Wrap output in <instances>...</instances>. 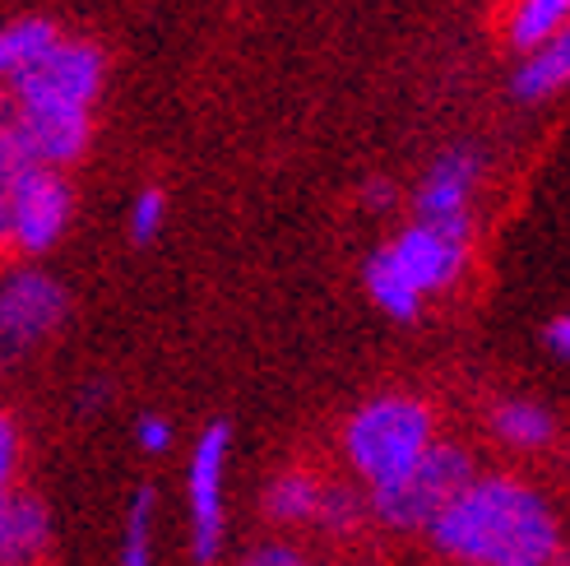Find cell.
<instances>
[{
    "label": "cell",
    "mask_w": 570,
    "mask_h": 566,
    "mask_svg": "<svg viewBox=\"0 0 570 566\" xmlns=\"http://www.w3.org/2000/svg\"><path fill=\"white\" fill-rule=\"evenodd\" d=\"M426 539L450 566H548L561 548V525L548 497L515 474H473Z\"/></svg>",
    "instance_id": "cell-1"
},
{
    "label": "cell",
    "mask_w": 570,
    "mask_h": 566,
    "mask_svg": "<svg viewBox=\"0 0 570 566\" xmlns=\"http://www.w3.org/2000/svg\"><path fill=\"white\" fill-rule=\"evenodd\" d=\"M432 441H436V418L422 400H413V394H376L348 418L344 460L372 492L404 478Z\"/></svg>",
    "instance_id": "cell-2"
},
{
    "label": "cell",
    "mask_w": 570,
    "mask_h": 566,
    "mask_svg": "<svg viewBox=\"0 0 570 566\" xmlns=\"http://www.w3.org/2000/svg\"><path fill=\"white\" fill-rule=\"evenodd\" d=\"M473 474L478 469H473V456L464 446L432 441L426 446V456L404 478H394V484L366 492V511H372L376 525H385L394 534H426V525H432L454 497H460V488L469 484Z\"/></svg>",
    "instance_id": "cell-3"
},
{
    "label": "cell",
    "mask_w": 570,
    "mask_h": 566,
    "mask_svg": "<svg viewBox=\"0 0 570 566\" xmlns=\"http://www.w3.org/2000/svg\"><path fill=\"white\" fill-rule=\"evenodd\" d=\"M107 61L94 42L83 38H56L42 56H33L14 79H10V103L14 107H70V111H94L102 94Z\"/></svg>",
    "instance_id": "cell-4"
},
{
    "label": "cell",
    "mask_w": 570,
    "mask_h": 566,
    "mask_svg": "<svg viewBox=\"0 0 570 566\" xmlns=\"http://www.w3.org/2000/svg\"><path fill=\"white\" fill-rule=\"evenodd\" d=\"M66 321V289L42 270H14L0 283V372L23 362Z\"/></svg>",
    "instance_id": "cell-5"
},
{
    "label": "cell",
    "mask_w": 570,
    "mask_h": 566,
    "mask_svg": "<svg viewBox=\"0 0 570 566\" xmlns=\"http://www.w3.org/2000/svg\"><path fill=\"white\" fill-rule=\"evenodd\" d=\"M469 228H473L469 218H436V223L413 218V228H404L385 251L394 256V265L409 274L413 289L422 297H432V293L450 289V283L464 274V265H469Z\"/></svg>",
    "instance_id": "cell-6"
},
{
    "label": "cell",
    "mask_w": 570,
    "mask_h": 566,
    "mask_svg": "<svg viewBox=\"0 0 570 566\" xmlns=\"http://www.w3.org/2000/svg\"><path fill=\"white\" fill-rule=\"evenodd\" d=\"M10 191V214H14V251L19 256H47V251L66 237L75 195L70 182L61 177V167H28Z\"/></svg>",
    "instance_id": "cell-7"
},
{
    "label": "cell",
    "mask_w": 570,
    "mask_h": 566,
    "mask_svg": "<svg viewBox=\"0 0 570 566\" xmlns=\"http://www.w3.org/2000/svg\"><path fill=\"white\" fill-rule=\"evenodd\" d=\"M233 450V428L209 422L195 441L186 465V501H190V553L195 562H214L223 548V469Z\"/></svg>",
    "instance_id": "cell-8"
},
{
    "label": "cell",
    "mask_w": 570,
    "mask_h": 566,
    "mask_svg": "<svg viewBox=\"0 0 570 566\" xmlns=\"http://www.w3.org/2000/svg\"><path fill=\"white\" fill-rule=\"evenodd\" d=\"M482 158L473 149H450L441 154L413 195V218L436 223V218H469V195L478 186Z\"/></svg>",
    "instance_id": "cell-9"
},
{
    "label": "cell",
    "mask_w": 570,
    "mask_h": 566,
    "mask_svg": "<svg viewBox=\"0 0 570 566\" xmlns=\"http://www.w3.org/2000/svg\"><path fill=\"white\" fill-rule=\"evenodd\" d=\"M19 121L28 135V149L42 167H70L83 158L94 139L89 111H70V107H19Z\"/></svg>",
    "instance_id": "cell-10"
},
{
    "label": "cell",
    "mask_w": 570,
    "mask_h": 566,
    "mask_svg": "<svg viewBox=\"0 0 570 566\" xmlns=\"http://www.w3.org/2000/svg\"><path fill=\"white\" fill-rule=\"evenodd\" d=\"M51 544V511L33 492L6 497V529H0V566H33Z\"/></svg>",
    "instance_id": "cell-11"
},
{
    "label": "cell",
    "mask_w": 570,
    "mask_h": 566,
    "mask_svg": "<svg viewBox=\"0 0 570 566\" xmlns=\"http://www.w3.org/2000/svg\"><path fill=\"white\" fill-rule=\"evenodd\" d=\"M570 84V23L557 28L552 38H543L538 47H529V61L515 75V98L520 103H538L552 98Z\"/></svg>",
    "instance_id": "cell-12"
},
{
    "label": "cell",
    "mask_w": 570,
    "mask_h": 566,
    "mask_svg": "<svg viewBox=\"0 0 570 566\" xmlns=\"http://www.w3.org/2000/svg\"><path fill=\"white\" fill-rule=\"evenodd\" d=\"M321 488L325 478L316 469H283L265 492V516L274 525H311L321 506Z\"/></svg>",
    "instance_id": "cell-13"
},
{
    "label": "cell",
    "mask_w": 570,
    "mask_h": 566,
    "mask_svg": "<svg viewBox=\"0 0 570 566\" xmlns=\"http://www.w3.org/2000/svg\"><path fill=\"white\" fill-rule=\"evenodd\" d=\"M366 293H372V302L385 311V316L394 321H413L422 311V293L409 283V274L394 265V256L381 246L372 261H366Z\"/></svg>",
    "instance_id": "cell-14"
},
{
    "label": "cell",
    "mask_w": 570,
    "mask_h": 566,
    "mask_svg": "<svg viewBox=\"0 0 570 566\" xmlns=\"http://www.w3.org/2000/svg\"><path fill=\"white\" fill-rule=\"evenodd\" d=\"M566 23H570V0H515L505 14V38H510V47L529 51Z\"/></svg>",
    "instance_id": "cell-15"
},
{
    "label": "cell",
    "mask_w": 570,
    "mask_h": 566,
    "mask_svg": "<svg viewBox=\"0 0 570 566\" xmlns=\"http://www.w3.org/2000/svg\"><path fill=\"white\" fill-rule=\"evenodd\" d=\"M492 428L505 446H520V450H538V446H548L552 441V413L543 404H533V400H501L492 409Z\"/></svg>",
    "instance_id": "cell-16"
},
{
    "label": "cell",
    "mask_w": 570,
    "mask_h": 566,
    "mask_svg": "<svg viewBox=\"0 0 570 566\" xmlns=\"http://www.w3.org/2000/svg\"><path fill=\"white\" fill-rule=\"evenodd\" d=\"M56 38V23L51 19H14V23H0V79H14L33 56H42Z\"/></svg>",
    "instance_id": "cell-17"
},
{
    "label": "cell",
    "mask_w": 570,
    "mask_h": 566,
    "mask_svg": "<svg viewBox=\"0 0 570 566\" xmlns=\"http://www.w3.org/2000/svg\"><path fill=\"white\" fill-rule=\"evenodd\" d=\"M366 492L348 488V484H325L321 488V506H316V520L325 534H334V539H344V534H357L366 525Z\"/></svg>",
    "instance_id": "cell-18"
},
{
    "label": "cell",
    "mask_w": 570,
    "mask_h": 566,
    "mask_svg": "<svg viewBox=\"0 0 570 566\" xmlns=\"http://www.w3.org/2000/svg\"><path fill=\"white\" fill-rule=\"evenodd\" d=\"M121 566H154V488H135L126 506Z\"/></svg>",
    "instance_id": "cell-19"
},
{
    "label": "cell",
    "mask_w": 570,
    "mask_h": 566,
    "mask_svg": "<svg viewBox=\"0 0 570 566\" xmlns=\"http://www.w3.org/2000/svg\"><path fill=\"white\" fill-rule=\"evenodd\" d=\"M28 167H38V158H33V149H28L19 107L14 103H0V186L19 182Z\"/></svg>",
    "instance_id": "cell-20"
},
{
    "label": "cell",
    "mask_w": 570,
    "mask_h": 566,
    "mask_svg": "<svg viewBox=\"0 0 570 566\" xmlns=\"http://www.w3.org/2000/svg\"><path fill=\"white\" fill-rule=\"evenodd\" d=\"M163 223H167V195L158 186H145L135 195V205H130V237L145 246L163 233Z\"/></svg>",
    "instance_id": "cell-21"
},
{
    "label": "cell",
    "mask_w": 570,
    "mask_h": 566,
    "mask_svg": "<svg viewBox=\"0 0 570 566\" xmlns=\"http://www.w3.org/2000/svg\"><path fill=\"white\" fill-rule=\"evenodd\" d=\"M237 566H321V557H311L297 544H261V548H250Z\"/></svg>",
    "instance_id": "cell-22"
},
{
    "label": "cell",
    "mask_w": 570,
    "mask_h": 566,
    "mask_svg": "<svg viewBox=\"0 0 570 566\" xmlns=\"http://www.w3.org/2000/svg\"><path fill=\"white\" fill-rule=\"evenodd\" d=\"M19 428H14V418L10 413H0V492H10L14 488V478H19Z\"/></svg>",
    "instance_id": "cell-23"
},
{
    "label": "cell",
    "mask_w": 570,
    "mask_h": 566,
    "mask_svg": "<svg viewBox=\"0 0 570 566\" xmlns=\"http://www.w3.org/2000/svg\"><path fill=\"white\" fill-rule=\"evenodd\" d=\"M135 441H139V450H149V456H163V450L173 446V422L163 413H145L135 422Z\"/></svg>",
    "instance_id": "cell-24"
},
{
    "label": "cell",
    "mask_w": 570,
    "mask_h": 566,
    "mask_svg": "<svg viewBox=\"0 0 570 566\" xmlns=\"http://www.w3.org/2000/svg\"><path fill=\"white\" fill-rule=\"evenodd\" d=\"M362 205L372 209V214L390 209V205H394V182H385V177H372V182L362 186Z\"/></svg>",
    "instance_id": "cell-25"
},
{
    "label": "cell",
    "mask_w": 570,
    "mask_h": 566,
    "mask_svg": "<svg viewBox=\"0 0 570 566\" xmlns=\"http://www.w3.org/2000/svg\"><path fill=\"white\" fill-rule=\"evenodd\" d=\"M14 251V214H10V191L0 186V256Z\"/></svg>",
    "instance_id": "cell-26"
},
{
    "label": "cell",
    "mask_w": 570,
    "mask_h": 566,
    "mask_svg": "<svg viewBox=\"0 0 570 566\" xmlns=\"http://www.w3.org/2000/svg\"><path fill=\"white\" fill-rule=\"evenodd\" d=\"M548 349L570 362V316H557V321L548 325Z\"/></svg>",
    "instance_id": "cell-27"
},
{
    "label": "cell",
    "mask_w": 570,
    "mask_h": 566,
    "mask_svg": "<svg viewBox=\"0 0 570 566\" xmlns=\"http://www.w3.org/2000/svg\"><path fill=\"white\" fill-rule=\"evenodd\" d=\"M102 400H107V386H102V381H98V386H89V390H79V409H83V413L102 409Z\"/></svg>",
    "instance_id": "cell-28"
},
{
    "label": "cell",
    "mask_w": 570,
    "mask_h": 566,
    "mask_svg": "<svg viewBox=\"0 0 570 566\" xmlns=\"http://www.w3.org/2000/svg\"><path fill=\"white\" fill-rule=\"evenodd\" d=\"M548 566H570V548H557V557Z\"/></svg>",
    "instance_id": "cell-29"
},
{
    "label": "cell",
    "mask_w": 570,
    "mask_h": 566,
    "mask_svg": "<svg viewBox=\"0 0 570 566\" xmlns=\"http://www.w3.org/2000/svg\"><path fill=\"white\" fill-rule=\"evenodd\" d=\"M6 497H10V492H0V529H6Z\"/></svg>",
    "instance_id": "cell-30"
}]
</instances>
